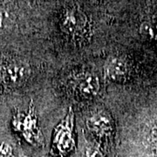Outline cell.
<instances>
[{
  "label": "cell",
  "mask_w": 157,
  "mask_h": 157,
  "mask_svg": "<svg viewBox=\"0 0 157 157\" xmlns=\"http://www.w3.org/2000/svg\"><path fill=\"white\" fill-rule=\"evenodd\" d=\"M59 28L67 39L76 43L86 40L91 33L89 18L78 6H69L62 11Z\"/></svg>",
  "instance_id": "6da1fadb"
},
{
  "label": "cell",
  "mask_w": 157,
  "mask_h": 157,
  "mask_svg": "<svg viewBox=\"0 0 157 157\" xmlns=\"http://www.w3.org/2000/svg\"><path fill=\"white\" fill-rule=\"evenodd\" d=\"M31 73V67L25 61L18 59H4L0 60V88L16 89L28 80Z\"/></svg>",
  "instance_id": "7a4b0ae2"
},
{
  "label": "cell",
  "mask_w": 157,
  "mask_h": 157,
  "mask_svg": "<svg viewBox=\"0 0 157 157\" xmlns=\"http://www.w3.org/2000/svg\"><path fill=\"white\" fill-rule=\"evenodd\" d=\"M67 87L76 98L92 100L101 91V81L95 73L89 70H78L69 75Z\"/></svg>",
  "instance_id": "3957f363"
},
{
  "label": "cell",
  "mask_w": 157,
  "mask_h": 157,
  "mask_svg": "<svg viewBox=\"0 0 157 157\" xmlns=\"http://www.w3.org/2000/svg\"><path fill=\"white\" fill-rule=\"evenodd\" d=\"M52 148L60 157L67 156L75 147L74 113L70 107L65 118L54 128Z\"/></svg>",
  "instance_id": "277c9868"
},
{
  "label": "cell",
  "mask_w": 157,
  "mask_h": 157,
  "mask_svg": "<svg viewBox=\"0 0 157 157\" xmlns=\"http://www.w3.org/2000/svg\"><path fill=\"white\" fill-rule=\"evenodd\" d=\"M14 125L29 143L36 146H41L44 143V137L39 128L38 117L33 102L30 104L28 112L26 113H18L16 116Z\"/></svg>",
  "instance_id": "5b68a950"
},
{
  "label": "cell",
  "mask_w": 157,
  "mask_h": 157,
  "mask_svg": "<svg viewBox=\"0 0 157 157\" xmlns=\"http://www.w3.org/2000/svg\"><path fill=\"white\" fill-rule=\"evenodd\" d=\"M86 125L90 133L98 140L108 141L113 135V121L105 109L99 108L93 111L86 118Z\"/></svg>",
  "instance_id": "8992f818"
},
{
  "label": "cell",
  "mask_w": 157,
  "mask_h": 157,
  "mask_svg": "<svg viewBox=\"0 0 157 157\" xmlns=\"http://www.w3.org/2000/svg\"><path fill=\"white\" fill-rule=\"evenodd\" d=\"M130 66L126 59L121 56L108 58L104 65V75L113 82H123L129 78Z\"/></svg>",
  "instance_id": "52a82bcc"
},
{
  "label": "cell",
  "mask_w": 157,
  "mask_h": 157,
  "mask_svg": "<svg viewBox=\"0 0 157 157\" xmlns=\"http://www.w3.org/2000/svg\"><path fill=\"white\" fill-rule=\"evenodd\" d=\"M140 33L149 40H157V19H149L141 24Z\"/></svg>",
  "instance_id": "ba28073f"
},
{
  "label": "cell",
  "mask_w": 157,
  "mask_h": 157,
  "mask_svg": "<svg viewBox=\"0 0 157 157\" xmlns=\"http://www.w3.org/2000/svg\"><path fill=\"white\" fill-rule=\"evenodd\" d=\"M85 157H105V155L98 145H90L86 147Z\"/></svg>",
  "instance_id": "9c48e42d"
},
{
  "label": "cell",
  "mask_w": 157,
  "mask_h": 157,
  "mask_svg": "<svg viewBox=\"0 0 157 157\" xmlns=\"http://www.w3.org/2000/svg\"><path fill=\"white\" fill-rule=\"evenodd\" d=\"M156 155H157V145H156Z\"/></svg>",
  "instance_id": "30bf717a"
}]
</instances>
